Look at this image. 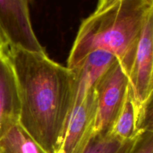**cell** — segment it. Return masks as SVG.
Segmentation results:
<instances>
[{
	"mask_svg": "<svg viewBox=\"0 0 153 153\" xmlns=\"http://www.w3.org/2000/svg\"><path fill=\"white\" fill-rule=\"evenodd\" d=\"M0 153H46L22 128L10 126L0 137Z\"/></svg>",
	"mask_w": 153,
	"mask_h": 153,
	"instance_id": "cell-10",
	"label": "cell"
},
{
	"mask_svg": "<svg viewBox=\"0 0 153 153\" xmlns=\"http://www.w3.org/2000/svg\"><path fill=\"white\" fill-rule=\"evenodd\" d=\"M131 153H153V131L146 129L138 137Z\"/></svg>",
	"mask_w": 153,
	"mask_h": 153,
	"instance_id": "cell-12",
	"label": "cell"
},
{
	"mask_svg": "<svg viewBox=\"0 0 153 153\" xmlns=\"http://www.w3.org/2000/svg\"><path fill=\"white\" fill-rule=\"evenodd\" d=\"M0 33L10 47L45 54L31 26L28 2L25 0H0Z\"/></svg>",
	"mask_w": 153,
	"mask_h": 153,
	"instance_id": "cell-5",
	"label": "cell"
},
{
	"mask_svg": "<svg viewBox=\"0 0 153 153\" xmlns=\"http://www.w3.org/2000/svg\"><path fill=\"white\" fill-rule=\"evenodd\" d=\"M143 131L138 128L135 106L128 85L123 104L109 134L127 140L137 138Z\"/></svg>",
	"mask_w": 153,
	"mask_h": 153,
	"instance_id": "cell-9",
	"label": "cell"
},
{
	"mask_svg": "<svg viewBox=\"0 0 153 153\" xmlns=\"http://www.w3.org/2000/svg\"><path fill=\"white\" fill-rule=\"evenodd\" d=\"M152 13V0L100 1L79 27L67 67L73 70L89 54L104 51L116 57L128 77L142 29Z\"/></svg>",
	"mask_w": 153,
	"mask_h": 153,
	"instance_id": "cell-2",
	"label": "cell"
},
{
	"mask_svg": "<svg viewBox=\"0 0 153 153\" xmlns=\"http://www.w3.org/2000/svg\"><path fill=\"white\" fill-rule=\"evenodd\" d=\"M138 137L123 140L111 134L103 135L94 132L78 153H131Z\"/></svg>",
	"mask_w": 153,
	"mask_h": 153,
	"instance_id": "cell-11",
	"label": "cell"
},
{
	"mask_svg": "<svg viewBox=\"0 0 153 153\" xmlns=\"http://www.w3.org/2000/svg\"><path fill=\"white\" fill-rule=\"evenodd\" d=\"M96 116L97 98L94 88L72 111L58 153L79 152L94 134Z\"/></svg>",
	"mask_w": 153,
	"mask_h": 153,
	"instance_id": "cell-6",
	"label": "cell"
},
{
	"mask_svg": "<svg viewBox=\"0 0 153 153\" xmlns=\"http://www.w3.org/2000/svg\"><path fill=\"white\" fill-rule=\"evenodd\" d=\"M117 60L116 57L108 52L96 51L89 54L73 69L76 84L73 111L82 102L88 92L95 88L100 78Z\"/></svg>",
	"mask_w": 153,
	"mask_h": 153,
	"instance_id": "cell-7",
	"label": "cell"
},
{
	"mask_svg": "<svg viewBox=\"0 0 153 153\" xmlns=\"http://www.w3.org/2000/svg\"><path fill=\"white\" fill-rule=\"evenodd\" d=\"M153 13L142 29L135 58L128 74V85L140 131L152 129Z\"/></svg>",
	"mask_w": 153,
	"mask_h": 153,
	"instance_id": "cell-3",
	"label": "cell"
},
{
	"mask_svg": "<svg viewBox=\"0 0 153 153\" xmlns=\"http://www.w3.org/2000/svg\"><path fill=\"white\" fill-rule=\"evenodd\" d=\"M3 54L16 79L18 123L46 153H58L73 111L74 71L46 53L25 52L4 43Z\"/></svg>",
	"mask_w": 153,
	"mask_h": 153,
	"instance_id": "cell-1",
	"label": "cell"
},
{
	"mask_svg": "<svg viewBox=\"0 0 153 153\" xmlns=\"http://www.w3.org/2000/svg\"><path fill=\"white\" fill-rule=\"evenodd\" d=\"M19 110L16 79L2 51L0 56V137L10 126L18 123Z\"/></svg>",
	"mask_w": 153,
	"mask_h": 153,
	"instance_id": "cell-8",
	"label": "cell"
},
{
	"mask_svg": "<svg viewBox=\"0 0 153 153\" xmlns=\"http://www.w3.org/2000/svg\"><path fill=\"white\" fill-rule=\"evenodd\" d=\"M128 88V75L117 60L94 88L97 98L94 133L103 135L110 134L123 104Z\"/></svg>",
	"mask_w": 153,
	"mask_h": 153,
	"instance_id": "cell-4",
	"label": "cell"
},
{
	"mask_svg": "<svg viewBox=\"0 0 153 153\" xmlns=\"http://www.w3.org/2000/svg\"><path fill=\"white\" fill-rule=\"evenodd\" d=\"M4 40H3L2 37H1V33H0V56H1V54H2L3 46H4Z\"/></svg>",
	"mask_w": 153,
	"mask_h": 153,
	"instance_id": "cell-13",
	"label": "cell"
}]
</instances>
